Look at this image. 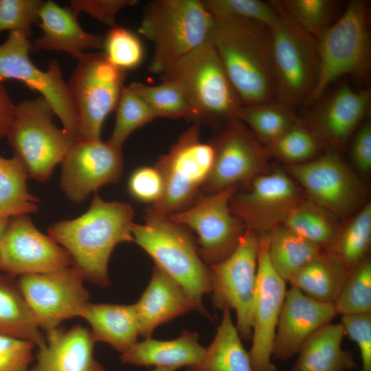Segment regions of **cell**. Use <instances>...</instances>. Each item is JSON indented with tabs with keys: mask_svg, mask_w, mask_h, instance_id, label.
<instances>
[{
	"mask_svg": "<svg viewBox=\"0 0 371 371\" xmlns=\"http://www.w3.org/2000/svg\"><path fill=\"white\" fill-rule=\"evenodd\" d=\"M134 216L129 203L106 201L94 193L84 214L52 224L47 233L69 253L85 280L105 287L110 284L108 265L114 248L133 241Z\"/></svg>",
	"mask_w": 371,
	"mask_h": 371,
	"instance_id": "1",
	"label": "cell"
},
{
	"mask_svg": "<svg viewBox=\"0 0 371 371\" xmlns=\"http://www.w3.org/2000/svg\"><path fill=\"white\" fill-rule=\"evenodd\" d=\"M210 40L242 105L275 100L269 27L255 21H215Z\"/></svg>",
	"mask_w": 371,
	"mask_h": 371,
	"instance_id": "2",
	"label": "cell"
},
{
	"mask_svg": "<svg viewBox=\"0 0 371 371\" xmlns=\"http://www.w3.org/2000/svg\"><path fill=\"white\" fill-rule=\"evenodd\" d=\"M144 219V223L132 225L133 241L185 290L198 311L208 315L202 300L211 293L210 271L189 231L167 216L146 212Z\"/></svg>",
	"mask_w": 371,
	"mask_h": 371,
	"instance_id": "3",
	"label": "cell"
},
{
	"mask_svg": "<svg viewBox=\"0 0 371 371\" xmlns=\"http://www.w3.org/2000/svg\"><path fill=\"white\" fill-rule=\"evenodd\" d=\"M160 77L183 89L194 124H226L242 106L210 40L177 59Z\"/></svg>",
	"mask_w": 371,
	"mask_h": 371,
	"instance_id": "4",
	"label": "cell"
},
{
	"mask_svg": "<svg viewBox=\"0 0 371 371\" xmlns=\"http://www.w3.org/2000/svg\"><path fill=\"white\" fill-rule=\"evenodd\" d=\"M214 24L202 1L148 3L138 28L154 45L148 71L161 76L177 59L210 41Z\"/></svg>",
	"mask_w": 371,
	"mask_h": 371,
	"instance_id": "5",
	"label": "cell"
},
{
	"mask_svg": "<svg viewBox=\"0 0 371 371\" xmlns=\"http://www.w3.org/2000/svg\"><path fill=\"white\" fill-rule=\"evenodd\" d=\"M370 13L368 3L352 0L317 40L319 59L317 85L309 104L329 86L350 76L365 82L371 74Z\"/></svg>",
	"mask_w": 371,
	"mask_h": 371,
	"instance_id": "6",
	"label": "cell"
},
{
	"mask_svg": "<svg viewBox=\"0 0 371 371\" xmlns=\"http://www.w3.org/2000/svg\"><path fill=\"white\" fill-rule=\"evenodd\" d=\"M278 11L269 27L275 100L292 108L309 104L319 74L317 40L298 27L273 1Z\"/></svg>",
	"mask_w": 371,
	"mask_h": 371,
	"instance_id": "7",
	"label": "cell"
},
{
	"mask_svg": "<svg viewBox=\"0 0 371 371\" xmlns=\"http://www.w3.org/2000/svg\"><path fill=\"white\" fill-rule=\"evenodd\" d=\"M54 115L41 96L21 102L6 135L13 156L23 164L29 177L40 182L50 178L74 144L65 130L54 124Z\"/></svg>",
	"mask_w": 371,
	"mask_h": 371,
	"instance_id": "8",
	"label": "cell"
},
{
	"mask_svg": "<svg viewBox=\"0 0 371 371\" xmlns=\"http://www.w3.org/2000/svg\"><path fill=\"white\" fill-rule=\"evenodd\" d=\"M214 160L212 143L201 141L199 125L194 124L155 165L162 176L164 191L146 212L168 216L190 205L208 179Z\"/></svg>",
	"mask_w": 371,
	"mask_h": 371,
	"instance_id": "9",
	"label": "cell"
},
{
	"mask_svg": "<svg viewBox=\"0 0 371 371\" xmlns=\"http://www.w3.org/2000/svg\"><path fill=\"white\" fill-rule=\"evenodd\" d=\"M67 82L79 128V140L99 139L104 122L115 109L126 72L112 65L103 52H87Z\"/></svg>",
	"mask_w": 371,
	"mask_h": 371,
	"instance_id": "10",
	"label": "cell"
},
{
	"mask_svg": "<svg viewBox=\"0 0 371 371\" xmlns=\"http://www.w3.org/2000/svg\"><path fill=\"white\" fill-rule=\"evenodd\" d=\"M32 49L30 38L25 34L9 32L6 40L0 45V81L19 80L38 92L49 103L74 143L80 139L78 120L59 63L52 60L47 70H41L30 58Z\"/></svg>",
	"mask_w": 371,
	"mask_h": 371,
	"instance_id": "11",
	"label": "cell"
},
{
	"mask_svg": "<svg viewBox=\"0 0 371 371\" xmlns=\"http://www.w3.org/2000/svg\"><path fill=\"white\" fill-rule=\"evenodd\" d=\"M260 236L245 229L235 250L223 261L209 266L212 302L216 308L234 309L242 339L252 336Z\"/></svg>",
	"mask_w": 371,
	"mask_h": 371,
	"instance_id": "12",
	"label": "cell"
},
{
	"mask_svg": "<svg viewBox=\"0 0 371 371\" xmlns=\"http://www.w3.org/2000/svg\"><path fill=\"white\" fill-rule=\"evenodd\" d=\"M236 188L197 196L188 207L167 216L197 234L199 254L209 266L227 258L237 247L245 231V226L229 207Z\"/></svg>",
	"mask_w": 371,
	"mask_h": 371,
	"instance_id": "13",
	"label": "cell"
},
{
	"mask_svg": "<svg viewBox=\"0 0 371 371\" xmlns=\"http://www.w3.org/2000/svg\"><path fill=\"white\" fill-rule=\"evenodd\" d=\"M85 278L74 265L16 280L20 291L39 328L45 333L66 319L82 316L89 303Z\"/></svg>",
	"mask_w": 371,
	"mask_h": 371,
	"instance_id": "14",
	"label": "cell"
},
{
	"mask_svg": "<svg viewBox=\"0 0 371 371\" xmlns=\"http://www.w3.org/2000/svg\"><path fill=\"white\" fill-rule=\"evenodd\" d=\"M286 170L308 199L338 218L348 216L363 201L361 182L333 149L305 163L286 166Z\"/></svg>",
	"mask_w": 371,
	"mask_h": 371,
	"instance_id": "15",
	"label": "cell"
},
{
	"mask_svg": "<svg viewBox=\"0 0 371 371\" xmlns=\"http://www.w3.org/2000/svg\"><path fill=\"white\" fill-rule=\"evenodd\" d=\"M247 189L234 193L229 207L245 226L258 236L282 225L303 199L296 182L285 171H269L254 178Z\"/></svg>",
	"mask_w": 371,
	"mask_h": 371,
	"instance_id": "16",
	"label": "cell"
},
{
	"mask_svg": "<svg viewBox=\"0 0 371 371\" xmlns=\"http://www.w3.org/2000/svg\"><path fill=\"white\" fill-rule=\"evenodd\" d=\"M214 160L202 190L213 193L269 171V157L262 145L238 118L229 121L220 136L212 143Z\"/></svg>",
	"mask_w": 371,
	"mask_h": 371,
	"instance_id": "17",
	"label": "cell"
},
{
	"mask_svg": "<svg viewBox=\"0 0 371 371\" xmlns=\"http://www.w3.org/2000/svg\"><path fill=\"white\" fill-rule=\"evenodd\" d=\"M74 265L69 253L41 232L27 215L10 218L0 249V271L14 278Z\"/></svg>",
	"mask_w": 371,
	"mask_h": 371,
	"instance_id": "18",
	"label": "cell"
},
{
	"mask_svg": "<svg viewBox=\"0 0 371 371\" xmlns=\"http://www.w3.org/2000/svg\"><path fill=\"white\" fill-rule=\"evenodd\" d=\"M61 164V188L76 203L100 187L117 183L123 172L121 150L101 139L74 142Z\"/></svg>",
	"mask_w": 371,
	"mask_h": 371,
	"instance_id": "19",
	"label": "cell"
},
{
	"mask_svg": "<svg viewBox=\"0 0 371 371\" xmlns=\"http://www.w3.org/2000/svg\"><path fill=\"white\" fill-rule=\"evenodd\" d=\"M259 236L252 344L249 354L253 371H277L271 361L273 346L287 290L286 281L270 263L265 235Z\"/></svg>",
	"mask_w": 371,
	"mask_h": 371,
	"instance_id": "20",
	"label": "cell"
},
{
	"mask_svg": "<svg viewBox=\"0 0 371 371\" xmlns=\"http://www.w3.org/2000/svg\"><path fill=\"white\" fill-rule=\"evenodd\" d=\"M315 102V109L303 122L324 145L336 150L346 144L368 117L371 91L368 88L356 89L344 83Z\"/></svg>",
	"mask_w": 371,
	"mask_h": 371,
	"instance_id": "21",
	"label": "cell"
},
{
	"mask_svg": "<svg viewBox=\"0 0 371 371\" xmlns=\"http://www.w3.org/2000/svg\"><path fill=\"white\" fill-rule=\"evenodd\" d=\"M337 315L334 304L317 301L291 286L280 314L272 357L286 361L298 353L306 339Z\"/></svg>",
	"mask_w": 371,
	"mask_h": 371,
	"instance_id": "22",
	"label": "cell"
},
{
	"mask_svg": "<svg viewBox=\"0 0 371 371\" xmlns=\"http://www.w3.org/2000/svg\"><path fill=\"white\" fill-rule=\"evenodd\" d=\"M45 345L38 347L36 362L28 371H105L93 356L95 341L89 329L77 324L45 333Z\"/></svg>",
	"mask_w": 371,
	"mask_h": 371,
	"instance_id": "23",
	"label": "cell"
},
{
	"mask_svg": "<svg viewBox=\"0 0 371 371\" xmlns=\"http://www.w3.org/2000/svg\"><path fill=\"white\" fill-rule=\"evenodd\" d=\"M134 305L139 336L144 339L150 338L158 326L190 311H197L185 290L156 265L147 287Z\"/></svg>",
	"mask_w": 371,
	"mask_h": 371,
	"instance_id": "24",
	"label": "cell"
},
{
	"mask_svg": "<svg viewBox=\"0 0 371 371\" xmlns=\"http://www.w3.org/2000/svg\"><path fill=\"white\" fill-rule=\"evenodd\" d=\"M70 8H63L52 1H44L39 12L38 25L41 36L32 44L33 49L63 52L78 59L90 49L101 50L104 38L86 32Z\"/></svg>",
	"mask_w": 371,
	"mask_h": 371,
	"instance_id": "25",
	"label": "cell"
},
{
	"mask_svg": "<svg viewBox=\"0 0 371 371\" xmlns=\"http://www.w3.org/2000/svg\"><path fill=\"white\" fill-rule=\"evenodd\" d=\"M196 333L183 330L172 340L148 338L137 341L120 355L122 363L137 366H155L175 371L199 363L205 351Z\"/></svg>",
	"mask_w": 371,
	"mask_h": 371,
	"instance_id": "26",
	"label": "cell"
},
{
	"mask_svg": "<svg viewBox=\"0 0 371 371\" xmlns=\"http://www.w3.org/2000/svg\"><path fill=\"white\" fill-rule=\"evenodd\" d=\"M346 335L340 323H328L310 335L301 346L291 371H348L357 367L351 352L342 348Z\"/></svg>",
	"mask_w": 371,
	"mask_h": 371,
	"instance_id": "27",
	"label": "cell"
},
{
	"mask_svg": "<svg viewBox=\"0 0 371 371\" xmlns=\"http://www.w3.org/2000/svg\"><path fill=\"white\" fill-rule=\"evenodd\" d=\"M96 341L122 354L137 341L139 326L134 304L89 303L82 316Z\"/></svg>",
	"mask_w": 371,
	"mask_h": 371,
	"instance_id": "28",
	"label": "cell"
},
{
	"mask_svg": "<svg viewBox=\"0 0 371 371\" xmlns=\"http://www.w3.org/2000/svg\"><path fill=\"white\" fill-rule=\"evenodd\" d=\"M214 340L205 348L201 361L186 371H253L249 352L233 323L230 309L223 310Z\"/></svg>",
	"mask_w": 371,
	"mask_h": 371,
	"instance_id": "29",
	"label": "cell"
},
{
	"mask_svg": "<svg viewBox=\"0 0 371 371\" xmlns=\"http://www.w3.org/2000/svg\"><path fill=\"white\" fill-rule=\"evenodd\" d=\"M0 334L45 344V336L23 298L15 278L0 273Z\"/></svg>",
	"mask_w": 371,
	"mask_h": 371,
	"instance_id": "30",
	"label": "cell"
},
{
	"mask_svg": "<svg viewBox=\"0 0 371 371\" xmlns=\"http://www.w3.org/2000/svg\"><path fill=\"white\" fill-rule=\"evenodd\" d=\"M349 274L345 266L324 251L288 282L306 295L333 304Z\"/></svg>",
	"mask_w": 371,
	"mask_h": 371,
	"instance_id": "31",
	"label": "cell"
},
{
	"mask_svg": "<svg viewBox=\"0 0 371 371\" xmlns=\"http://www.w3.org/2000/svg\"><path fill=\"white\" fill-rule=\"evenodd\" d=\"M269 260L274 270L286 282L324 250L280 225L264 234Z\"/></svg>",
	"mask_w": 371,
	"mask_h": 371,
	"instance_id": "32",
	"label": "cell"
},
{
	"mask_svg": "<svg viewBox=\"0 0 371 371\" xmlns=\"http://www.w3.org/2000/svg\"><path fill=\"white\" fill-rule=\"evenodd\" d=\"M236 117L240 120L265 146L271 144L302 120L294 109L276 100L242 105Z\"/></svg>",
	"mask_w": 371,
	"mask_h": 371,
	"instance_id": "33",
	"label": "cell"
},
{
	"mask_svg": "<svg viewBox=\"0 0 371 371\" xmlns=\"http://www.w3.org/2000/svg\"><path fill=\"white\" fill-rule=\"evenodd\" d=\"M338 218L308 198L302 199L283 223L286 228L326 250L341 225Z\"/></svg>",
	"mask_w": 371,
	"mask_h": 371,
	"instance_id": "34",
	"label": "cell"
},
{
	"mask_svg": "<svg viewBox=\"0 0 371 371\" xmlns=\"http://www.w3.org/2000/svg\"><path fill=\"white\" fill-rule=\"evenodd\" d=\"M28 173L14 156L0 155V218L27 215L38 210L40 199L27 186Z\"/></svg>",
	"mask_w": 371,
	"mask_h": 371,
	"instance_id": "35",
	"label": "cell"
},
{
	"mask_svg": "<svg viewBox=\"0 0 371 371\" xmlns=\"http://www.w3.org/2000/svg\"><path fill=\"white\" fill-rule=\"evenodd\" d=\"M371 243V203H366L344 226L324 250L350 273L368 256Z\"/></svg>",
	"mask_w": 371,
	"mask_h": 371,
	"instance_id": "36",
	"label": "cell"
},
{
	"mask_svg": "<svg viewBox=\"0 0 371 371\" xmlns=\"http://www.w3.org/2000/svg\"><path fill=\"white\" fill-rule=\"evenodd\" d=\"M128 87L145 101L156 117L183 118L192 121L190 105L183 89L177 82L164 79L156 85L135 82Z\"/></svg>",
	"mask_w": 371,
	"mask_h": 371,
	"instance_id": "37",
	"label": "cell"
},
{
	"mask_svg": "<svg viewBox=\"0 0 371 371\" xmlns=\"http://www.w3.org/2000/svg\"><path fill=\"white\" fill-rule=\"evenodd\" d=\"M323 146L316 134L301 120L265 148L269 157L292 166L317 157Z\"/></svg>",
	"mask_w": 371,
	"mask_h": 371,
	"instance_id": "38",
	"label": "cell"
},
{
	"mask_svg": "<svg viewBox=\"0 0 371 371\" xmlns=\"http://www.w3.org/2000/svg\"><path fill=\"white\" fill-rule=\"evenodd\" d=\"M285 14L302 30L318 38L340 16L341 3L335 0L278 1Z\"/></svg>",
	"mask_w": 371,
	"mask_h": 371,
	"instance_id": "39",
	"label": "cell"
},
{
	"mask_svg": "<svg viewBox=\"0 0 371 371\" xmlns=\"http://www.w3.org/2000/svg\"><path fill=\"white\" fill-rule=\"evenodd\" d=\"M215 21H255L271 27L277 20L278 11L273 1L203 0Z\"/></svg>",
	"mask_w": 371,
	"mask_h": 371,
	"instance_id": "40",
	"label": "cell"
},
{
	"mask_svg": "<svg viewBox=\"0 0 371 371\" xmlns=\"http://www.w3.org/2000/svg\"><path fill=\"white\" fill-rule=\"evenodd\" d=\"M115 110V125L108 141L120 150L133 131L156 118L145 101L126 86L122 91Z\"/></svg>",
	"mask_w": 371,
	"mask_h": 371,
	"instance_id": "41",
	"label": "cell"
},
{
	"mask_svg": "<svg viewBox=\"0 0 371 371\" xmlns=\"http://www.w3.org/2000/svg\"><path fill=\"white\" fill-rule=\"evenodd\" d=\"M333 304L337 315L371 313V260L368 256L350 273Z\"/></svg>",
	"mask_w": 371,
	"mask_h": 371,
	"instance_id": "42",
	"label": "cell"
},
{
	"mask_svg": "<svg viewBox=\"0 0 371 371\" xmlns=\"http://www.w3.org/2000/svg\"><path fill=\"white\" fill-rule=\"evenodd\" d=\"M102 50L112 65L125 72L137 68L144 56L139 37L132 31L116 25L104 38Z\"/></svg>",
	"mask_w": 371,
	"mask_h": 371,
	"instance_id": "43",
	"label": "cell"
},
{
	"mask_svg": "<svg viewBox=\"0 0 371 371\" xmlns=\"http://www.w3.org/2000/svg\"><path fill=\"white\" fill-rule=\"evenodd\" d=\"M41 0H0V32H19L29 38L39 23Z\"/></svg>",
	"mask_w": 371,
	"mask_h": 371,
	"instance_id": "44",
	"label": "cell"
},
{
	"mask_svg": "<svg viewBox=\"0 0 371 371\" xmlns=\"http://www.w3.org/2000/svg\"><path fill=\"white\" fill-rule=\"evenodd\" d=\"M127 190L135 200L153 205L161 199L163 194L162 176L155 166L137 168L128 179Z\"/></svg>",
	"mask_w": 371,
	"mask_h": 371,
	"instance_id": "45",
	"label": "cell"
},
{
	"mask_svg": "<svg viewBox=\"0 0 371 371\" xmlns=\"http://www.w3.org/2000/svg\"><path fill=\"white\" fill-rule=\"evenodd\" d=\"M35 346L30 341L0 334V371H28Z\"/></svg>",
	"mask_w": 371,
	"mask_h": 371,
	"instance_id": "46",
	"label": "cell"
},
{
	"mask_svg": "<svg viewBox=\"0 0 371 371\" xmlns=\"http://www.w3.org/2000/svg\"><path fill=\"white\" fill-rule=\"evenodd\" d=\"M346 335L358 346L361 371H371V313L341 315Z\"/></svg>",
	"mask_w": 371,
	"mask_h": 371,
	"instance_id": "47",
	"label": "cell"
},
{
	"mask_svg": "<svg viewBox=\"0 0 371 371\" xmlns=\"http://www.w3.org/2000/svg\"><path fill=\"white\" fill-rule=\"evenodd\" d=\"M138 3L137 0H72L70 8L78 16L85 12L105 25L115 26L117 13L127 6Z\"/></svg>",
	"mask_w": 371,
	"mask_h": 371,
	"instance_id": "48",
	"label": "cell"
},
{
	"mask_svg": "<svg viewBox=\"0 0 371 371\" xmlns=\"http://www.w3.org/2000/svg\"><path fill=\"white\" fill-rule=\"evenodd\" d=\"M351 159L361 173L371 169V122L366 119L354 133L350 146Z\"/></svg>",
	"mask_w": 371,
	"mask_h": 371,
	"instance_id": "49",
	"label": "cell"
},
{
	"mask_svg": "<svg viewBox=\"0 0 371 371\" xmlns=\"http://www.w3.org/2000/svg\"><path fill=\"white\" fill-rule=\"evenodd\" d=\"M16 104L11 100L3 82L0 81V139L6 137L14 120Z\"/></svg>",
	"mask_w": 371,
	"mask_h": 371,
	"instance_id": "50",
	"label": "cell"
},
{
	"mask_svg": "<svg viewBox=\"0 0 371 371\" xmlns=\"http://www.w3.org/2000/svg\"><path fill=\"white\" fill-rule=\"evenodd\" d=\"M10 218H0V249Z\"/></svg>",
	"mask_w": 371,
	"mask_h": 371,
	"instance_id": "51",
	"label": "cell"
},
{
	"mask_svg": "<svg viewBox=\"0 0 371 371\" xmlns=\"http://www.w3.org/2000/svg\"><path fill=\"white\" fill-rule=\"evenodd\" d=\"M150 371H174V370L168 369V368H155V369L151 370Z\"/></svg>",
	"mask_w": 371,
	"mask_h": 371,
	"instance_id": "52",
	"label": "cell"
}]
</instances>
